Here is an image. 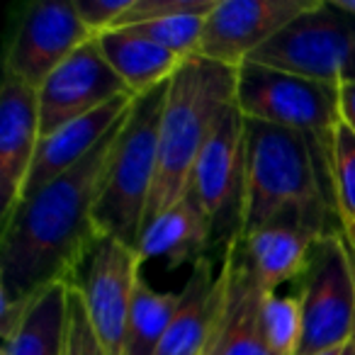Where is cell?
Returning a JSON list of instances; mask_svg holds the SVG:
<instances>
[{
    "mask_svg": "<svg viewBox=\"0 0 355 355\" xmlns=\"http://www.w3.org/2000/svg\"><path fill=\"white\" fill-rule=\"evenodd\" d=\"M129 114L83 161L17 205L3 227L0 297L22 300L51 285L78 287L80 268L103 239L95 209Z\"/></svg>",
    "mask_w": 355,
    "mask_h": 355,
    "instance_id": "6da1fadb",
    "label": "cell"
},
{
    "mask_svg": "<svg viewBox=\"0 0 355 355\" xmlns=\"http://www.w3.org/2000/svg\"><path fill=\"white\" fill-rule=\"evenodd\" d=\"M236 78L239 69L202 56L188 59L175 71L163 103L158 166L144 224L185 198L205 144L236 103Z\"/></svg>",
    "mask_w": 355,
    "mask_h": 355,
    "instance_id": "7a4b0ae2",
    "label": "cell"
},
{
    "mask_svg": "<svg viewBox=\"0 0 355 355\" xmlns=\"http://www.w3.org/2000/svg\"><path fill=\"white\" fill-rule=\"evenodd\" d=\"M319 158H326L324 146L309 134L246 119V175L239 209V236L285 214L326 219V173H321Z\"/></svg>",
    "mask_w": 355,
    "mask_h": 355,
    "instance_id": "3957f363",
    "label": "cell"
},
{
    "mask_svg": "<svg viewBox=\"0 0 355 355\" xmlns=\"http://www.w3.org/2000/svg\"><path fill=\"white\" fill-rule=\"evenodd\" d=\"M168 83L137 98L132 114L117 139L107 180L95 209L100 234L114 236L134 248L141 236L153 178H156L158 132H161Z\"/></svg>",
    "mask_w": 355,
    "mask_h": 355,
    "instance_id": "277c9868",
    "label": "cell"
},
{
    "mask_svg": "<svg viewBox=\"0 0 355 355\" xmlns=\"http://www.w3.org/2000/svg\"><path fill=\"white\" fill-rule=\"evenodd\" d=\"M300 280L302 338L297 355L343 348L355 329V261L343 232L324 234L314 243Z\"/></svg>",
    "mask_w": 355,
    "mask_h": 355,
    "instance_id": "5b68a950",
    "label": "cell"
},
{
    "mask_svg": "<svg viewBox=\"0 0 355 355\" xmlns=\"http://www.w3.org/2000/svg\"><path fill=\"white\" fill-rule=\"evenodd\" d=\"M236 107L251 122L309 134L324 146V153L331 132L340 119L336 85L285 73L253 61L239 66Z\"/></svg>",
    "mask_w": 355,
    "mask_h": 355,
    "instance_id": "8992f818",
    "label": "cell"
},
{
    "mask_svg": "<svg viewBox=\"0 0 355 355\" xmlns=\"http://www.w3.org/2000/svg\"><path fill=\"white\" fill-rule=\"evenodd\" d=\"M248 61L336 88L353 83L355 17L340 12L334 3L319 0Z\"/></svg>",
    "mask_w": 355,
    "mask_h": 355,
    "instance_id": "52a82bcc",
    "label": "cell"
},
{
    "mask_svg": "<svg viewBox=\"0 0 355 355\" xmlns=\"http://www.w3.org/2000/svg\"><path fill=\"white\" fill-rule=\"evenodd\" d=\"M319 0H219L205 17L198 56L239 69Z\"/></svg>",
    "mask_w": 355,
    "mask_h": 355,
    "instance_id": "ba28073f",
    "label": "cell"
},
{
    "mask_svg": "<svg viewBox=\"0 0 355 355\" xmlns=\"http://www.w3.org/2000/svg\"><path fill=\"white\" fill-rule=\"evenodd\" d=\"M93 40L73 0L32 3L8 46L6 73L40 88L73 51Z\"/></svg>",
    "mask_w": 355,
    "mask_h": 355,
    "instance_id": "9c48e42d",
    "label": "cell"
},
{
    "mask_svg": "<svg viewBox=\"0 0 355 355\" xmlns=\"http://www.w3.org/2000/svg\"><path fill=\"white\" fill-rule=\"evenodd\" d=\"M124 95H132V90L114 73L98 40L93 37L40 85L42 137L124 98Z\"/></svg>",
    "mask_w": 355,
    "mask_h": 355,
    "instance_id": "30bf717a",
    "label": "cell"
},
{
    "mask_svg": "<svg viewBox=\"0 0 355 355\" xmlns=\"http://www.w3.org/2000/svg\"><path fill=\"white\" fill-rule=\"evenodd\" d=\"M139 275L141 261L137 248L114 236H103L78 282L85 314L110 355H122L124 329Z\"/></svg>",
    "mask_w": 355,
    "mask_h": 355,
    "instance_id": "8fae6325",
    "label": "cell"
},
{
    "mask_svg": "<svg viewBox=\"0 0 355 355\" xmlns=\"http://www.w3.org/2000/svg\"><path fill=\"white\" fill-rule=\"evenodd\" d=\"M324 234H331V229H326V219L285 214L246 236H232L236 239L239 258L258 285L268 295H277V287L304 275L311 248Z\"/></svg>",
    "mask_w": 355,
    "mask_h": 355,
    "instance_id": "7c38bea8",
    "label": "cell"
},
{
    "mask_svg": "<svg viewBox=\"0 0 355 355\" xmlns=\"http://www.w3.org/2000/svg\"><path fill=\"white\" fill-rule=\"evenodd\" d=\"M40 88L3 76L0 88V212L3 227L22 200L40 146Z\"/></svg>",
    "mask_w": 355,
    "mask_h": 355,
    "instance_id": "4fadbf2b",
    "label": "cell"
},
{
    "mask_svg": "<svg viewBox=\"0 0 355 355\" xmlns=\"http://www.w3.org/2000/svg\"><path fill=\"white\" fill-rule=\"evenodd\" d=\"M246 175V117L236 103L224 112L209 141L205 144L190 180V193L214 222V229L229 224L232 209H241Z\"/></svg>",
    "mask_w": 355,
    "mask_h": 355,
    "instance_id": "5bb4252c",
    "label": "cell"
},
{
    "mask_svg": "<svg viewBox=\"0 0 355 355\" xmlns=\"http://www.w3.org/2000/svg\"><path fill=\"white\" fill-rule=\"evenodd\" d=\"M134 103H137L134 95H124V98L114 100V103L105 105V107L95 110V112L85 114L80 119H73V122L59 127L56 132L42 137L35 153L32 171L27 175L25 190H22V200L32 198L37 190H42L46 183L56 180L66 171H71L76 163L83 161L132 112Z\"/></svg>",
    "mask_w": 355,
    "mask_h": 355,
    "instance_id": "9a60e30c",
    "label": "cell"
},
{
    "mask_svg": "<svg viewBox=\"0 0 355 355\" xmlns=\"http://www.w3.org/2000/svg\"><path fill=\"white\" fill-rule=\"evenodd\" d=\"M219 272L224 277V302L219 314L222 355H275L261 331V306L268 292L241 263L234 236L227 241Z\"/></svg>",
    "mask_w": 355,
    "mask_h": 355,
    "instance_id": "2e32d148",
    "label": "cell"
},
{
    "mask_svg": "<svg viewBox=\"0 0 355 355\" xmlns=\"http://www.w3.org/2000/svg\"><path fill=\"white\" fill-rule=\"evenodd\" d=\"M214 222L202 209L193 193H185L158 217L144 224L137 243V253L141 266L146 261H166L168 268H178L183 263H198L205 258V248L214 236Z\"/></svg>",
    "mask_w": 355,
    "mask_h": 355,
    "instance_id": "e0dca14e",
    "label": "cell"
},
{
    "mask_svg": "<svg viewBox=\"0 0 355 355\" xmlns=\"http://www.w3.org/2000/svg\"><path fill=\"white\" fill-rule=\"evenodd\" d=\"M222 302V272L214 275L212 261L200 258L193 266L185 287L180 290V304L156 355H202L209 334L217 324Z\"/></svg>",
    "mask_w": 355,
    "mask_h": 355,
    "instance_id": "ac0fdd59",
    "label": "cell"
},
{
    "mask_svg": "<svg viewBox=\"0 0 355 355\" xmlns=\"http://www.w3.org/2000/svg\"><path fill=\"white\" fill-rule=\"evenodd\" d=\"M107 64L114 73L127 83L132 95H144L158 85L168 83L175 71L185 64V59L171 54L163 46L153 44L134 30H107L95 35Z\"/></svg>",
    "mask_w": 355,
    "mask_h": 355,
    "instance_id": "d6986e66",
    "label": "cell"
},
{
    "mask_svg": "<svg viewBox=\"0 0 355 355\" xmlns=\"http://www.w3.org/2000/svg\"><path fill=\"white\" fill-rule=\"evenodd\" d=\"M69 285H51L20 329L3 340V355H64L69 336Z\"/></svg>",
    "mask_w": 355,
    "mask_h": 355,
    "instance_id": "ffe728a7",
    "label": "cell"
},
{
    "mask_svg": "<svg viewBox=\"0 0 355 355\" xmlns=\"http://www.w3.org/2000/svg\"><path fill=\"white\" fill-rule=\"evenodd\" d=\"M180 304V292H156L139 275L124 329L122 355H156Z\"/></svg>",
    "mask_w": 355,
    "mask_h": 355,
    "instance_id": "44dd1931",
    "label": "cell"
},
{
    "mask_svg": "<svg viewBox=\"0 0 355 355\" xmlns=\"http://www.w3.org/2000/svg\"><path fill=\"white\" fill-rule=\"evenodd\" d=\"M329 188L340 219V232L355 227V134L343 119L334 127L326 146Z\"/></svg>",
    "mask_w": 355,
    "mask_h": 355,
    "instance_id": "7402d4cb",
    "label": "cell"
},
{
    "mask_svg": "<svg viewBox=\"0 0 355 355\" xmlns=\"http://www.w3.org/2000/svg\"><path fill=\"white\" fill-rule=\"evenodd\" d=\"M261 331L275 355H297L302 338L300 295H266L261 306Z\"/></svg>",
    "mask_w": 355,
    "mask_h": 355,
    "instance_id": "603a6c76",
    "label": "cell"
},
{
    "mask_svg": "<svg viewBox=\"0 0 355 355\" xmlns=\"http://www.w3.org/2000/svg\"><path fill=\"white\" fill-rule=\"evenodd\" d=\"M205 17L207 15H180L158 22H146V25L127 27V30L139 32L141 37L151 40L153 44L163 46L171 54L188 61L195 59L200 51V42H202V32H205Z\"/></svg>",
    "mask_w": 355,
    "mask_h": 355,
    "instance_id": "cb8c5ba5",
    "label": "cell"
},
{
    "mask_svg": "<svg viewBox=\"0 0 355 355\" xmlns=\"http://www.w3.org/2000/svg\"><path fill=\"white\" fill-rule=\"evenodd\" d=\"M217 3L219 0H132L124 15L114 22L112 30L137 27L180 15H209L217 8Z\"/></svg>",
    "mask_w": 355,
    "mask_h": 355,
    "instance_id": "d4e9b609",
    "label": "cell"
},
{
    "mask_svg": "<svg viewBox=\"0 0 355 355\" xmlns=\"http://www.w3.org/2000/svg\"><path fill=\"white\" fill-rule=\"evenodd\" d=\"M64 355H110L85 314L78 287H71L69 295V336H66Z\"/></svg>",
    "mask_w": 355,
    "mask_h": 355,
    "instance_id": "484cf974",
    "label": "cell"
},
{
    "mask_svg": "<svg viewBox=\"0 0 355 355\" xmlns=\"http://www.w3.org/2000/svg\"><path fill=\"white\" fill-rule=\"evenodd\" d=\"M78 17L83 20V25L90 32L100 35L114 27V22L124 15V10L129 8L132 0H73Z\"/></svg>",
    "mask_w": 355,
    "mask_h": 355,
    "instance_id": "4316f807",
    "label": "cell"
},
{
    "mask_svg": "<svg viewBox=\"0 0 355 355\" xmlns=\"http://www.w3.org/2000/svg\"><path fill=\"white\" fill-rule=\"evenodd\" d=\"M338 107H340V119L355 134V80L338 88Z\"/></svg>",
    "mask_w": 355,
    "mask_h": 355,
    "instance_id": "83f0119b",
    "label": "cell"
},
{
    "mask_svg": "<svg viewBox=\"0 0 355 355\" xmlns=\"http://www.w3.org/2000/svg\"><path fill=\"white\" fill-rule=\"evenodd\" d=\"M219 314H222V309H219ZM202 355H222V340H219V316H217V324H214L212 334H209V340H207V345H205Z\"/></svg>",
    "mask_w": 355,
    "mask_h": 355,
    "instance_id": "f1b7e54d",
    "label": "cell"
},
{
    "mask_svg": "<svg viewBox=\"0 0 355 355\" xmlns=\"http://www.w3.org/2000/svg\"><path fill=\"white\" fill-rule=\"evenodd\" d=\"M336 8H338L340 12H345V15L355 17V0H331Z\"/></svg>",
    "mask_w": 355,
    "mask_h": 355,
    "instance_id": "f546056e",
    "label": "cell"
},
{
    "mask_svg": "<svg viewBox=\"0 0 355 355\" xmlns=\"http://www.w3.org/2000/svg\"><path fill=\"white\" fill-rule=\"evenodd\" d=\"M345 239H348V246H350V253H353V261H355V227H350L348 232H343Z\"/></svg>",
    "mask_w": 355,
    "mask_h": 355,
    "instance_id": "4dcf8cb0",
    "label": "cell"
},
{
    "mask_svg": "<svg viewBox=\"0 0 355 355\" xmlns=\"http://www.w3.org/2000/svg\"><path fill=\"white\" fill-rule=\"evenodd\" d=\"M340 355H355V338H350L348 343H345V348H343V353Z\"/></svg>",
    "mask_w": 355,
    "mask_h": 355,
    "instance_id": "1f68e13d",
    "label": "cell"
},
{
    "mask_svg": "<svg viewBox=\"0 0 355 355\" xmlns=\"http://www.w3.org/2000/svg\"><path fill=\"white\" fill-rule=\"evenodd\" d=\"M345 348V345H343ZM343 348H329V350H321V353H316V355H340L343 353Z\"/></svg>",
    "mask_w": 355,
    "mask_h": 355,
    "instance_id": "d6a6232c",
    "label": "cell"
},
{
    "mask_svg": "<svg viewBox=\"0 0 355 355\" xmlns=\"http://www.w3.org/2000/svg\"><path fill=\"white\" fill-rule=\"evenodd\" d=\"M353 338H355V329H353Z\"/></svg>",
    "mask_w": 355,
    "mask_h": 355,
    "instance_id": "836d02e7",
    "label": "cell"
}]
</instances>
